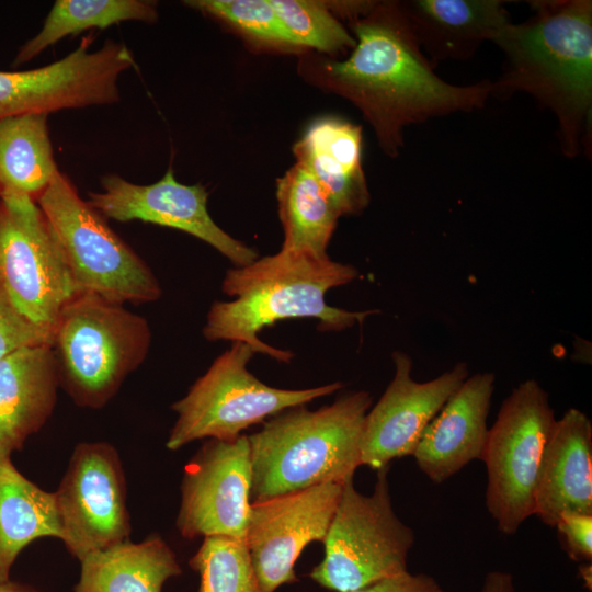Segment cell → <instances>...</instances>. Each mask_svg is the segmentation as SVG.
<instances>
[{"mask_svg": "<svg viewBox=\"0 0 592 592\" xmlns=\"http://www.w3.org/2000/svg\"><path fill=\"white\" fill-rule=\"evenodd\" d=\"M349 21L356 41L349 57L319 58L304 66L314 70L317 83L362 111L386 155H398L406 126L481 109L492 95L488 80L456 86L441 79L399 2L373 1L367 11Z\"/></svg>", "mask_w": 592, "mask_h": 592, "instance_id": "cell-1", "label": "cell"}, {"mask_svg": "<svg viewBox=\"0 0 592 592\" xmlns=\"http://www.w3.org/2000/svg\"><path fill=\"white\" fill-rule=\"evenodd\" d=\"M342 488L328 482L251 503L244 543L262 592L298 581L295 563L308 544L325 542Z\"/></svg>", "mask_w": 592, "mask_h": 592, "instance_id": "cell-13", "label": "cell"}, {"mask_svg": "<svg viewBox=\"0 0 592 592\" xmlns=\"http://www.w3.org/2000/svg\"><path fill=\"white\" fill-rule=\"evenodd\" d=\"M592 514V422L577 408L556 419L543 454L535 511L555 527L561 513Z\"/></svg>", "mask_w": 592, "mask_h": 592, "instance_id": "cell-18", "label": "cell"}, {"mask_svg": "<svg viewBox=\"0 0 592 592\" xmlns=\"http://www.w3.org/2000/svg\"><path fill=\"white\" fill-rule=\"evenodd\" d=\"M52 337L25 319L0 285V361L29 346L50 345Z\"/></svg>", "mask_w": 592, "mask_h": 592, "instance_id": "cell-30", "label": "cell"}, {"mask_svg": "<svg viewBox=\"0 0 592 592\" xmlns=\"http://www.w3.org/2000/svg\"><path fill=\"white\" fill-rule=\"evenodd\" d=\"M392 361L394 377L368 410L361 437V465L374 470L412 456L429 423L469 376L468 365L460 362L431 380L418 382L408 354L397 351Z\"/></svg>", "mask_w": 592, "mask_h": 592, "instance_id": "cell-16", "label": "cell"}, {"mask_svg": "<svg viewBox=\"0 0 592 592\" xmlns=\"http://www.w3.org/2000/svg\"><path fill=\"white\" fill-rule=\"evenodd\" d=\"M371 407L369 392L360 390L317 410L301 405L271 417L248 436L250 502L353 478L361 466V437Z\"/></svg>", "mask_w": 592, "mask_h": 592, "instance_id": "cell-4", "label": "cell"}, {"mask_svg": "<svg viewBox=\"0 0 592 592\" xmlns=\"http://www.w3.org/2000/svg\"><path fill=\"white\" fill-rule=\"evenodd\" d=\"M296 162L319 182L340 214L358 215L369 203L362 167V128L340 118L314 122L294 145Z\"/></svg>", "mask_w": 592, "mask_h": 592, "instance_id": "cell-21", "label": "cell"}, {"mask_svg": "<svg viewBox=\"0 0 592 592\" xmlns=\"http://www.w3.org/2000/svg\"><path fill=\"white\" fill-rule=\"evenodd\" d=\"M579 572H580L581 578L584 581L585 587L591 590V572H592L591 562H583L582 565H580Z\"/></svg>", "mask_w": 592, "mask_h": 592, "instance_id": "cell-35", "label": "cell"}, {"mask_svg": "<svg viewBox=\"0 0 592 592\" xmlns=\"http://www.w3.org/2000/svg\"><path fill=\"white\" fill-rule=\"evenodd\" d=\"M0 285L19 312L50 337L78 294L47 219L27 196L0 195Z\"/></svg>", "mask_w": 592, "mask_h": 592, "instance_id": "cell-10", "label": "cell"}, {"mask_svg": "<svg viewBox=\"0 0 592 592\" xmlns=\"http://www.w3.org/2000/svg\"><path fill=\"white\" fill-rule=\"evenodd\" d=\"M417 42L433 67L471 58L511 22L502 0H411L399 2Z\"/></svg>", "mask_w": 592, "mask_h": 592, "instance_id": "cell-19", "label": "cell"}, {"mask_svg": "<svg viewBox=\"0 0 592 592\" xmlns=\"http://www.w3.org/2000/svg\"><path fill=\"white\" fill-rule=\"evenodd\" d=\"M61 536L54 492L24 477L12 460L0 464V583L9 581L13 562L30 543Z\"/></svg>", "mask_w": 592, "mask_h": 592, "instance_id": "cell-23", "label": "cell"}, {"mask_svg": "<svg viewBox=\"0 0 592 592\" xmlns=\"http://www.w3.org/2000/svg\"><path fill=\"white\" fill-rule=\"evenodd\" d=\"M64 254L78 294L107 301L145 304L160 298V284L145 261L58 172L36 200Z\"/></svg>", "mask_w": 592, "mask_h": 592, "instance_id": "cell-6", "label": "cell"}, {"mask_svg": "<svg viewBox=\"0 0 592 592\" xmlns=\"http://www.w3.org/2000/svg\"><path fill=\"white\" fill-rule=\"evenodd\" d=\"M185 3L223 21L261 46L297 50L271 0H192Z\"/></svg>", "mask_w": 592, "mask_h": 592, "instance_id": "cell-29", "label": "cell"}, {"mask_svg": "<svg viewBox=\"0 0 592 592\" xmlns=\"http://www.w3.org/2000/svg\"><path fill=\"white\" fill-rule=\"evenodd\" d=\"M353 592H449L432 576L412 574L408 570L382 579Z\"/></svg>", "mask_w": 592, "mask_h": 592, "instance_id": "cell-32", "label": "cell"}, {"mask_svg": "<svg viewBox=\"0 0 592 592\" xmlns=\"http://www.w3.org/2000/svg\"><path fill=\"white\" fill-rule=\"evenodd\" d=\"M388 470L389 466L377 470L369 496L355 489L353 478L343 483L323 542L325 557L309 573L325 589L353 592L407 571L415 536L395 513Z\"/></svg>", "mask_w": 592, "mask_h": 592, "instance_id": "cell-8", "label": "cell"}, {"mask_svg": "<svg viewBox=\"0 0 592 592\" xmlns=\"http://www.w3.org/2000/svg\"><path fill=\"white\" fill-rule=\"evenodd\" d=\"M54 496L61 540L77 559L129 539L126 480L110 443L78 444Z\"/></svg>", "mask_w": 592, "mask_h": 592, "instance_id": "cell-11", "label": "cell"}, {"mask_svg": "<svg viewBox=\"0 0 592 592\" xmlns=\"http://www.w3.org/2000/svg\"><path fill=\"white\" fill-rule=\"evenodd\" d=\"M496 376H468L424 430L413 457L434 483H442L475 459L481 460Z\"/></svg>", "mask_w": 592, "mask_h": 592, "instance_id": "cell-17", "label": "cell"}, {"mask_svg": "<svg viewBox=\"0 0 592 592\" xmlns=\"http://www.w3.org/2000/svg\"><path fill=\"white\" fill-rule=\"evenodd\" d=\"M480 592H515L513 578L505 571H490L483 579Z\"/></svg>", "mask_w": 592, "mask_h": 592, "instance_id": "cell-33", "label": "cell"}, {"mask_svg": "<svg viewBox=\"0 0 592 592\" xmlns=\"http://www.w3.org/2000/svg\"><path fill=\"white\" fill-rule=\"evenodd\" d=\"M555 527L568 556L573 561L591 562L592 514L563 512Z\"/></svg>", "mask_w": 592, "mask_h": 592, "instance_id": "cell-31", "label": "cell"}, {"mask_svg": "<svg viewBox=\"0 0 592 592\" xmlns=\"http://www.w3.org/2000/svg\"><path fill=\"white\" fill-rule=\"evenodd\" d=\"M157 2L148 0H57L42 30L18 52L13 66L33 59L68 35L90 29H106L126 21L155 23Z\"/></svg>", "mask_w": 592, "mask_h": 592, "instance_id": "cell-26", "label": "cell"}, {"mask_svg": "<svg viewBox=\"0 0 592 592\" xmlns=\"http://www.w3.org/2000/svg\"><path fill=\"white\" fill-rule=\"evenodd\" d=\"M92 42L83 38L69 55L37 69L0 71V118L118 102V78L135 58L112 39L90 52Z\"/></svg>", "mask_w": 592, "mask_h": 592, "instance_id": "cell-12", "label": "cell"}, {"mask_svg": "<svg viewBox=\"0 0 592 592\" xmlns=\"http://www.w3.org/2000/svg\"><path fill=\"white\" fill-rule=\"evenodd\" d=\"M59 380L49 344L0 361V464L42 429L57 401Z\"/></svg>", "mask_w": 592, "mask_h": 592, "instance_id": "cell-20", "label": "cell"}, {"mask_svg": "<svg viewBox=\"0 0 592 592\" xmlns=\"http://www.w3.org/2000/svg\"><path fill=\"white\" fill-rule=\"evenodd\" d=\"M555 422L548 392L526 379L503 400L488 431L481 458L488 477L486 506L504 535L515 534L534 515L539 467Z\"/></svg>", "mask_w": 592, "mask_h": 592, "instance_id": "cell-9", "label": "cell"}, {"mask_svg": "<svg viewBox=\"0 0 592 592\" xmlns=\"http://www.w3.org/2000/svg\"><path fill=\"white\" fill-rule=\"evenodd\" d=\"M250 488L248 436L209 439L184 468L177 517L180 534L189 539L228 536L244 540Z\"/></svg>", "mask_w": 592, "mask_h": 592, "instance_id": "cell-14", "label": "cell"}, {"mask_svg": "<svg viewBox=\"0 0 592 592\" xmlns=\"http://www.w3.org/2000/svg\"><path fill=\"white\" fill-rule=\"evenodd\" d=\"M0 592H37L34 589L12 581L0 583Z\"/></svg>", "mask_w": 592, "mask_h": 592, "instance_id": "cell-34", "label": "cell"}, {"mask_svg": "<svg viewBox=\"0 0 592 592\" xmlns=\"http://www.w3.org/2000/svg\"><path fill=\"white\" fill-rule=\"evenodd\" d=\"M282 249L327 254L340 216L316 178L295 163L276 182Z\"/></svg>", "mask_w": 592, "mask_h": 592, "instance_id": "cell-25", "label": "cell"}, {"mask_svg": "<svg viewBox=\"0 0 592 592\" xmlns=\"http://www.w3.org/2000/svg\"><path fill=\"white\" fill-rule=\"evenodd\" d=\"M253 354L250 345L234 342L171 406L178 418L166 443L168 449L177 451L204 437L235 440L269 417L343 387L340 382L297 390L267 386L248 371Z\"/></svg>", "mask_w": 592, "mask_h": 592, "instance_id": "cell-7", "label": "cell"}, {"mask_svg": "<svg viewBox=\"0 0 592 592\" xmlns=\"http://www.w3.org/2000/svg\"><path fill=\"white\" fill-rule=\"evenodd\" d=\"M357 275L356 267L327 254L281 249L227 271L221 288L235 299L212 305L203 334L208 341L246 343L254 353L289 362L294 356L289 351L264 343L258 333L289 318H315L320 331H342L362 322L375 311H349L329 306L325 299L329 289Z\"/></svg>", "mask_w": 592, "mask_h": 592, "instance_id": "cell-3", "label": "cell"}, {"mask_svg": "<svg viewBox=\"0 0 592 592\" xmlns=\"http://www.w3.org/2000/svg\"><path fill=\"white\" fill-rule=\"evenodd\" d=\"M46 113L0 118V195L16 194L36 202L59 172Z\"/></svg>", "mask_w": 592, "mask_h": 592, "instance_id": "cell-24", "label": "cell"}, {"mask_svg": "<svg viewBox=\"0 0 592 592\" xmlns=\"http://www.w3.org/2000/svg\"><path fill=\"white\" fill-rule=\"evenodd\" d=\"M534 14L508 23L493 38L504 55L492 82L498 98L532 95L558 123L561 151L573 158L591 141L592 2L531 1Z\"/></svg>", "mask_w": 592, "mask_h": 592, "instance_id": "cell-2", "label": "cell"}, {"mask_svg": "<svg viewBox=\"0 0 592 592\" xmlns=\"http://www.w3.org/2000/svg\"><path fill=\"white\" fill-rule=\"evenodd\" d=\"M150 343L144 317L80 293L62 309L49 346L59 386L76 405L100 409L146 360Z\"/></svg>", "mask_w": 592, "mask_h": 592, "instance_id": "cell-5", "label": "cell"}, {"mask_svg": "<svg viewBox=\"0 0 592 592\" xmlns=\"http://www.w3.org/2000/svg\"><path fill=\"white\" fill-rule=\"evenodd\" d=\"M271 3L298 49L310 48L339 55L354 48V36L337 19L328 2L271 0Z\"/></svg>", "mask_w": 592, "mask_h": 592, "instance_id": "cell-28", "label": "cell"}, {"mask_svg": "<svg viewBox=\"0 0 592 592\" xmlns=\"http://www.w3.org/2000/svg\"><path fill=\"white\" fill-rule=\"evenodd\" d=\"M75 592H161L181 574L175 555L158 535L140 543L129 539L88 554L81 560Z\"/></svg>", "mask_w": 592, "mask_h": 592, "instance_id": "cell-22", "label": "cell"}, {"mask_svg": "<svg viewBox=\"0 0 592 592\" xmlns=\"http://www.w3.org/2000/svg\"><path fill=\"white\" fill-rule=\"evenodd\" d=\"M102 192H90L88 203L102 216L126 223L141 220L175 228L208 243L237 267L258 259V253L232 238L210 217L208 193L201 184L179 183L170 168L156 183L139 185L116 174L102 178Z\"/></svg>", "mask_w": 592, "mask_h": 592, "instance_id": "cell-15", "label": "cell"}, {"mask_svg": "<svg viewBox=\"0 0 592 592\" xmlns=\"http://www.w3.org/2000/svg\"><path fill=\"white\" fill-rule=\"evenodd\" d=\"M189 566L200 574L198 592H262L244 540L204 537Z\"/></svg>", "mask_w": 592, "mask_h": 592, "instance_id": "cell-27", "label": "cell"}]
</instances>
